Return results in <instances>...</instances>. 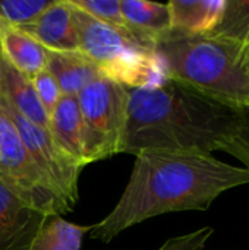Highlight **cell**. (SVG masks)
Instances as JSON below:
<instances>
[{
	"mask_svg": "<svg viewBox=\"0 0 249 250\" xmlns=\"http://www.w3.org/2000/svg\"><path fill=\"white\" fill-rule=\"evenodd\" d=\"M249 185V170L213 155L145 151L136 155L129 182L113 211L91 226L90 237L112 242L157 215L207 211L223 192Z\"/></svg>",
	"mask_w": 249,
	"mask_h": 250,
	"instance_id": "cell-1",
	"label": "cell"
},
{
	"mask_svg": "<svg viewBox=\"0 0 249 250\" xmlns=\"http://www.w3.org/2000/svg\"><path fill=\"white\" fill-rule=\"evenodd\" d=\"M126 125L119 154L145 151L211 155L238 132L244 111L217 103L173 79L128 88Z\"/></svg>",
	"mask_w": 249,
	"mask_h": 250,
	"instance_id": "cell-2",
	"label": "cell"
},
{
	"mask_svg": "<svg viewBox=\"0 0 249 250\" xmlns=\"http://www.w3.org/2000/svg\"><path fill=\"white\" fill-rule=\"evenodd\" d=\"M166 78L227 107L249 111V38L170 31L154 44Z\"/></svg>",
	"mask_w": 249,
	"mask_h": 250,
	"instance_id": "cell-3",
	"label": "cell"
},
{
	"mask_svg": "<svg viewBox=\"0 0 249 250\" xmlns=\"http://www.w3.org/2000/svg\"><path fill=\"white\" fill-rule=\"evenodd\" d=\"M70 6L79 50L104 78L126 88H139L166 79L153 42L103 23L72 3Z\"/></svg>",
	"mask_w": 249,
	"mask_h": 250,
	"instance_id": "cell-4",
	"label": "cell"
},
{
	"mask_svg": "<svg viewBox=\"0 0 249 250\" xmlns=\"http://www.w3.org/2000/svg\"><path fill=\"white\" fill-rule=\"evenodd\" d=\"M128 88L98 78L76 95L84 125V155L87 164L119 154L126 125Z\"/></svg>",
	"mask_w": 249,
	"mask_h": 250,
	"instance_id": "cell-5",
	"label": "cell"
},
{
	"mask_svg": "<svg viewBox=\"0 0 249 250\" xmlns=\"http://www.w3.org/2000/svg\"><path fill=\"white\" fill-rule=\"evenodd\" d=\"M0 182L23 204L44 215L72 212L68 204L45 182L10 117L0 104Z\"/></svg>",
	"mask_w": 249,
	"mask_h": 250,
	"instance_id": "cell-6",
	"label": "cell"
},
{
	"mask_svg": "<svg viewBox=\"0 0 249 250\" xmlns=\"http://www.w3.org/2000/svg\"><path fill=\"white\" fill-rule=\"evenodd\" d=\"M0 104L15 125L26 152L45 182L68 204V207L73 209L79 198L78 179L84 166L59 145L48 129L29 122L1 98Z\"/></svg>",
	"mask_w": 249,
	"mask_h": 250,
	"instance_id": "cell-7",
	"label": "cell"
},
{
	"mask_svg": "<svg viewBox=\"0 0 249 250\" xmlns=\"http://www.w3.org/2000/svg\"><path fill=\"white\" fill-rule=\"evenodd\" d=\"M47 217L23 204L0 182V250L28 249Z\"/></svg>",
	"mask_w": 249,
	"mask_h": 250,
	"instance_id": "cell-8",
	"label": "cell"
},
{
	"mask_svg": "<svg viewBox=\"0 0 249 250\" xmlns=\"http://www.w3.org/2000/svg\"><path fill=\"white\" fill-rule=\"evenodd\" d=\"M21 29L35 38L45 50L68 53L81 51L69 0H54L37 21L21 26Z\"/></svg>",
	"mask_w": 249,
	"mask_h": 250,
	"instance_id": "cell-9",
	"label": "cell"
},
{
	"mask_svg": "<svg viewBox=\"0 0 249 250\" xmlns=\"http://www.w3.org/2000/svg\"><path fill=\"white\" fill-rule=\"evenodd\" d=\"M0 98L29 122L48 129L44 111L29 78L16 70L0 51Z\"/></svg>",
	"mask_w": 249,
	"mask_h": 250,
	"instance_id": "cell-10",
	"label": "cell"
},
{
	"mask_svg": "<svg viewBox=\"0 0 249 250\" xmlns=\"http://www.w3.org/2000/svg\"><path fill=\"white\" fill-rule=\"evenodd\" d=\"M172 31L185 35H201L214 31L225 15L226 0H172Z\"/></svg>",
	"mask_w": 249,
	"mask_h": 250,
	"instance_id": "cell-11",
	"label": "cell"
},
{
	"mask_svg": "<svg viewBox=\"0 0 249 250\" xmlns=\"http://www.w3.org/2000/svg\"><path fill=\"white\" fill-rule=\"evenodd\" d=\"M0 51L16 70L29 79L45 69V48L21 28L0 23Z\"/></svg>",
	"mask_w": 249,
	"mask_h": 250,
	"instance_id": "cell-12",
	"label": "cell"
},
{
	"mask_svg": "<svg viewBox=\"0 0 249 250\" xmlns=\"http://www.w3.org/2000/svg\"><path fill=\"white\" fill-rule=\"evenodd\" d=\"M45 69L57 81L63 95L76 97L88 83L103 76L81 51L68 53L45 50Z\"/></svg>",
	"mask_w": 249,
	"mask_h": 250,
	"instance_id": "cell-13",
	"label": "cell"
},
{
	"mask_svg": "<svg viewBox=\"0 0 249 250\" xmlns=\"http://www.w3.org/2000/svg\"><path fill=\"white\" fill-rule=\"evenodd\" d=\"M48 130L59 145L84 167V125L76 97L63 95L48 117Z\"/></svg>",
	"mask_w": 249,
	"mask_h": 250,
	"instance_id": "cell-14",
	"label": "cell"
},
{
	"mask_svg": "<svg viewBox=\"0 0 249 250\" xmlns=\"http://www.w3.org/2000/svg\"><path fill=\"white\" fill-rule=\"evenodd\" d=\"M120 9L129 29L154 44L172 31L170 9L167 3L120 0Z\"/></svg>",
	"mask_w": 249,
	"mask_h": 250,
	"instance_id": "cell-15",
	"label": "cell"
},
{
	"mask_svg": "<svg viewBox=\"0 0 249 250\" xmlns=\"http://www.w3.org/2000/svg\"><path fill=\"white\" fill-rule=\"evenodd\" d=\"M90 231L91 226H76L60 215H50L26 250H81L82 239Z\"/></svg>",
	"mask_w": 249,
	"mask_h": 250,
	"instance_id": "cell-16",
	"label": "cell"
},
{
	"mask_svg": "<svg viewBox=\"0 0 249 250\" xmlns=\"http://www.w3.org/2000/svg\"><path fill=\"white\" fill-rule=\"evenodd\" d=\"M54 0H0V23L25 26L40 18Z\"/></svg>",
	"mask_w": 249,
	"mask_h": 250,
	"instance_id": "cell-17",
	"label": "cell"
},
{
	"mask_svg": "<svg viewBox=\"0 0 249 250\" xmlns=\"http://www.w3.org/2000/svg\"><path fill=\"white\" fill-rule=\"evenodd\" d=\"M69 1L75 7L84 10L85 13H88L90 16H92L97 21L107 23L116 29L125 31L128 34L136 35L135 32H132L129 29V26L125 22V18H123L122 9H120V0H69ZM136 37H139V35H136ZM139 38H142V37H139ZM142 40H145V38H142ZM145 41H148V40H145Z\"/></svg>",
	"mask_w": 249,
	"mask_h": 250,
	"instance_id": "cell-18",
	"label": "cell"
},
{
	"mask_svg": "<svg viewBox=\"0 0 249 250\" xmlns=\"http://www.w3.org/2000/svg\"><path fill=\"white\" fill-rule=\"evenodd\" d=\"M216 32L249 38V1H226V9Z\"/></svg>",
	"mask_w": 249,
	"mask_h": 250,
	"instance_id": "cell-19",
	"label": "cell"
},
{
	"mask_svg": "<svg viewBox=\"0 0 249 250\" xmlns=\"http://www.w3.org/2000/svg\"><path fill=\"white\" fill-rule=\"evenodd\" d=\"M31 82H32V86L35 89V94L38 97V101L41 103L44 111L50 117V114L56 108L57 103L63 97V92H62L57 81L53 78V75L47 69H44L43 72L35 75L31 79Z\"/></svg>",
	"mask_w": 249,
	"mask_h": 250,
	"instance_id": "cell-20",
	"label": "cell"
},
{
	"mask_svg": "<svg viewBox=\"0 0 249 250\" xmlns=\"http://www.w3.org/2000/svg\"><path fill=\"white\" fill-rule=\"evenodd\" d=\"M214 230L211 227H203L189 234H182L169 239L158 250H203Z\"/></svg>",
	"mask_w": 249,
	"mask_h": 250,
	"instance_id": "cell-21",
	"label": "cell"
},
{
	"mask_svg": "<svg viewBox=\"0 0 249 250\" xmlns=\"http://www.w3.org/2000/svg\"><path fill=\"white\" fill-rule=\"evenodd\" d=\"M223 151L242 161L249 170V111H244L242 123L238 132Z\"/></svg>",
	"mask_w": 249,
	"mask_h": 250,
	"instance_id": "cell-22",
	"label": "cell"
}]
</instances>
